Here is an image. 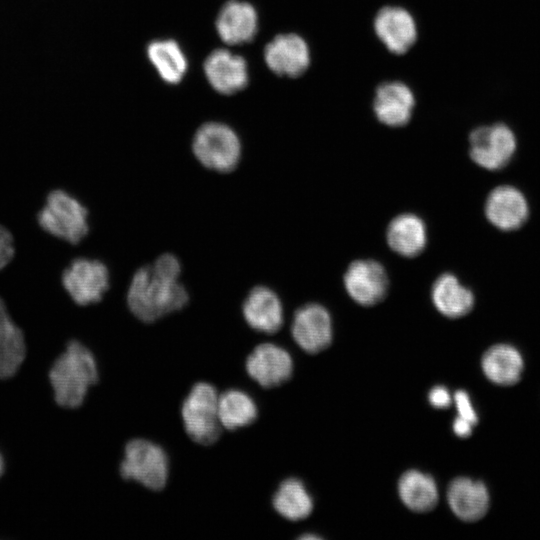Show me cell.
I'll return each mask as SVG.
<instances>
[{"label": "cell", "mask_w": 540, "mask_h": 540, "mask_svg": "<svg viewBox=\"0 0 540 540\" xmlns=\"http://www.w3.org/2000/svg\"><path fill=\"white\" fill-rule=\"evenodd\" d=\"M124 300L129 313L144 324L182 312L190 302V292L180 257L163 251L138 266L128 280Z\"/></svg>", "instance_id": "obj_1"}, {"label": "cell", "mask_w": 540, "mask_h": 540, "mask_svg": "<svg viewBox=\"0 0 540 540\" xmlns=\"http://www.w3.org/2000/svg\"><path fill=\"white\" fill-rule=\"evenodd\" d=\"M48 376L55 402L62 408H77L98 381L96 359L84 344L71 340L54 361Z\"/></svg>", "instance_id": "obj_2"}, {"label": "cell", "mask_w": 540, "mask_h": 540, "mask_svg": "<svg viewBox=\"0 0 540 540\" xmlns=\"http://www.w3.org/2000/svg\"><path fill=\"white\" fill-rule=\"evenodd\" d=\"M191 154L202 169L218 175H228L240 166L243 147L232 127L212 121L203 123L195 131Z\"/></svg>", "instance_id": "obj_3"}, {"label": "cell", "mask_w": 540, "mask_h": 540, "mask_svg": "<svg viewBox=\"0 0 540 540\" xmlns=\"http://www.w3.org/2000/svg\"><path fill=\"white\" fill-rule=\"evenodd\" d=\"M37 221L48 233L73 244L82 241L90 231L88 208L62 189L52 190L47 195Z\"/></svg>", "instance_id": "obj_4"}, {"label": "cell", "mask_w": 540, "mask_h": 540, "mask_svg": "<svg viewBox=\"0 0 540 540\" xmlns=\"http://www.w3.org/2000/svg\"><path fill=\"white\" fill-rule=\"evenodd\" d=\"M218 397L216 389L209 383H196L186 396L181 417L188 436L196 443L210 445L221 434L218 417Z\"/></svg>", "instance_id": "obj_5"}, {"label": "cell", "mask_w": 540, "mask_h": 540, "mask_svg": "<svg viewBox=\"0 0 540 540\" xmlns=\"http://www.w3.org/2000/svg\"><path fill=\"white\" fill-rule=\"evenodd\" d=\"M120 474L123 479L136 481L150 490H162L169 474L168 457L152 441L133 439L124 448Z\"/></svg>", "instance_id": "obj_6"}, {"label": "cell", "mask_w": 540, "mask_h": 540, "mask_svg": "<svg viewBox=\"0 0 540 540\" xmlns=\"http://www.w3.org/2000/svg\"><path fill=\"white\" fill-rule=\"evenodd\" d=\"M62 284L76 304L87 306L103 300L111 289L112 273L101 259L77 257L64 269Z\"/></svg>", "instance_id": "obj_7"}, {"label": "cell", "mask_w": 540, "mask_h": 540, "mask_svg": "<svg viewBox=\"0 0 540 540\" xmlns=\"http://www.w3.org/2000/svg\"><path fill=\"white\" fill-rule=\"evenodd\" d=\"M469 152L471 159L488 170L503 168L516 150V138L505 124L481 126L470 133Z\"/></svg>", "instance_id": "obj_8"}, {"label": "cell", "mask_w": 540, "mask_h": 540, "mask_svg": "<svg viewBox=\"0 0 540 540\" xmlns=\"http://www.w3.org/2000/svg\"><path fill=\"white\" fill-rule=\"evenodd\" d=\"M240 307L245 323L256 332L274 334L283 326L282 301L277 292L264 283L252 285L243 296Z\"/></svg>", "instance_id": "obj_9"}, {"label": "cell", "mask_w": 540, "mask_h": 540, "mask_svg": "<svg viewBox=\"0 0 540 540\" xmlns=\"http://www.w3.org/2000/svg\"><path fill=\"white\" fill-rule=\"evenodd\" d=\"M291 334L297 345L307 353L315 354L323 351L332 341V321L329 312L316 303L299 307L293 315Z\"/></svg>", "instance_id": "obj_10"}, {"label": "cell", "mask_w": 540, "mask_h": 540, "mask_svg": "<svg viewBox=\"0 0 540 540\" xmlns=\"http://www.w3.org/2000/svg\"><path fill=\"white\" fill-rule=\"evenodd\" d=\"M245 368L260 386L273 388L290 379L293 361L284 348L273 343H261L248 355Z\"/></svg>", "instance_id": "obj_11"}, {"label": "cell", "mask_w": 540, "mask_h": 540, "mask_svg": "<svg viewBox=\"0 0 540 540\" xmlns=\"http://www.w3.org/2000/svg\"><path fill=\"white\" fill-rule=\"evenodd\" d=\"M344 286L349 296L362 306L380 302L388 289L384 267L374 260L353 261L344 274Z\"/></svg>", "instance_id": "obj_12"}, {"label": "cell", "mask_w": 540, "mask_h": 540, "mask_svg": "<svg viewBox=\"0 0 540 540\" xmlns=\"http://www.w3.org/2000/svg\"><path fill=\"white\" fill-rule=\"evenodd\" d=\"M264 58L272 72L288 77L303 74L311 60L306 41L294 33L277 35L265 47Z\"/></svg>", "instance_id": "obj_13"}, {"label": "cell", "mask_w": 540, "mask_h": 540, "mask_svg": "<svg viewBox=\"0 0 540 540\" xmlns=\"http://www.w3.org/2000/svg\"><path fill=\"white\" fill-rule=\"evenodd\" d=\"M377 37L392 53L407 52L417 39V26L413 16L398 6H386L374 19Z\"/></svg>", "instance_id": "obj_14"}, {"label": "cell", "mask_w": 540, "mask_h": 540, "mask_svg": "<svg viewBox=\"0 0 540 540\" xmlns=\"http://www.w3.org/2000/svg\"><path fill=\"white\" fill-rule=\"evenodd\" d=\"M414 106L415 97L412 90L400 81L381 84L373 101L377 119L390 127L406 125L412 116Z\"/></svg>", "instance_id": "obj_15"}, {"label": "cell", "mask_w": 540, "mask_h": 540, "mask_svg": "<svg viewBox=\"0 0 540 540\" xmlns=\"http://www.w3.org/2000/svg\"><path fill=\"white\" fill-rule=\"evenodd\" d=\"M204 71L211 86L222 94L236 93L248 82L244 58L225 49H217L207 57Z\"/></svg>", "instance_id": "obj_16"}, {"label": "cell", "mask_w": 540, "mask_h": 540, "mask_svg": "<svg viewBox=\"0 0 540 540\" xmlns=\"http://www.w3.org/2000/svg\"><path fill=\"white\" fill-rule=\"evenodd\" d=\"M487 219L501 230L519 228L528 217V204L515 187L503 185L493 189L485 203Z\"/></svg>", "instance_id": "obj_17"}, {"label": "cell", "mask_w": 540, "mask_h": 540, "mask_svg": "<svg viewBox=\"0 0 540 540\" xmlns=\"http://www.w3.org/2000/svg\"><path fill=\"white\" fill-rule=\"evenodd\" d=\"M258 27V17L254 7L243 1H230L220 10L217 32L223 42L239 45L251 41Z\"/></svg>", "instance_id": "obj_18"}, {"label": "cell", "mask_w": 540, "mask_h": 540, "mask_svg": "<svg viewBox=\"0 0 540 540\" xmlns=\"http://www.w3.org/2000/svg\"><path fill=\"white\" fill-rule=\"evenodd\" d=\"M447 501L458 518L473 522L481 519L488 511L489 494L482 482L459 477L449 484Z\"/></svg>", "instance_id": "obj_19"}, {"label": "cell", "mask_w": 540, "mask_h": 540, "mask_svg": "<svg viewBox=\"0 0 540 540\" xmlns=\"http://www.w3.org/2000/svg\"><path fill=\"white\" fill-rule=\"evenodd\" d=\"M389 247L404 257L420 254L426 245L427 233L423 220L415 214L404 213L391 220L386 232Z\"/></svg>", "instance_id": "obj_20"}, {"label": "cell", "mask_w": 540, "mask_h": 540, "mask_svg": "<svg viewBox=\"0 0 540 540\" xmlns=\"http://www.w3.org/2000/svg\"><path fill=\"white\" fill-rule=\"evenodd\" d=\"M26 357V343L23 331L8 313L0 298V379H8L16 374Z\"/></svg>", "instance_id": "obj_21"}, {"label": "cell", "mask_w": 540, "mask_h": 540, "mask_svg": "<svg viewBox=\"0 0 540 540\" xmlns=\"http://www.w3.org/2000/svg\"><path fill=\"white\" fill-rule=\"evenodd\" d=\"M431 297L436 309L448 318H459L468 314L474 304L471 290L451 273H444L434 281Z\"/></svg>", "instance_id": "obj_22"}, {"label": "cell", "mask_w": 540, "mask_h": 540, "mask_svg": "<svg viewBox=\"0 0 540 540\" xmlns=\"http://www.w3.org/2000/svg\"><path fill=\"white\" fill-rule=\"evenodd\" d=\"M481 365L486 377L502 386L518 382L523 370V360L520 353L507 344L490 347L484 353Z\"/></svg>", "instance_id": "obj_23"}, {"label": "cell", "mask_w": 540, "mask_h": 540, "mask_svg": "<svg viewBox=\"0 0 540 540\" xmlns=\"http://www.w3.org/2000/svg\"><path fill=\"white\" fill-rule=\"evenodd\" d=\"M398 493L405 506L415 512L430 511L438 502L434 479L417 470H409L401 476Z\"/></svg>", "instance_id": "obj_24"}, {"label": "cell", "mask_w": 540, "mask_h": 540, "mask_svg": "<svg viewBox=\"0 0 540 540\" xmlns=\"http://www.w3.org/2000/svg\"><path fill=\"white\" fill-rule=\"evenodd\" d=\"M258 410L254 400L242 390L230 389L218 397V417L222 427L236 430L252 424Z\"/></svg>", "instance_id": "obj_25"}, {"label": "cell", "mask_w": 540, "mask_h": 540, "mask_svg": "<svg viewBox=\"0 0 540 540\" xmlns=\"http://www.w3.org/2000/svg\"><path fill=\"white\" fill-rule=\"evenodd\" d=\"M273 507L279 515L290 521L307 518L313 510V500L301 481L289 478L283 481L273 496Z\"/></svg>", "instance_id": "obj_26"}, {"label": "cell", "mask_w": 540, "mask_h": 540, "mask_svg": "<svg viewBox=\"0 0 540 540\" xmlns=\"http://www.w3.org/2000/svg\"><path fill=\"white\" fill-rule=\"evenodd\" d=\"M147 54L164 81L171 84L181 81L187 69V61L177 42L153 41L147 48Z\"/></svg>", "instance_id": "obj_27"}, {"label": "cell", "mask_w": 540, "mask_h": 540, "mask_svg": "<svg viewBox=\"0 0 540 540\" xmlns=\"http://www.w3.org/2000/svg\"><path fill=\"white\" fill-rule=\"evenodd\" d=\"M454 401L459 414L458 416L475 425L478 421V417L473 408L469 395L463 390H458L454 395Z\"/></svg>", "instance_id": "obj_28"}, {"label": "cell", "mask_w": 540, "mask_h": 540, "mask_svg": "<svg viewBox=\"0 0 540 540\" xmlns=\"http://www.w3.org/2000/svg\"><path fill=\"white\" fill-rule=\"evenodd\" d=\"M14 252L12 234L6 227L0 225V269L9 263L13 258Z\"/></svg>", "instance_id": "obj_29"}, {"label": "cell", "mask_w": 540, "mask_h": 540, "mask_svg": "<svg viewBox=\"0 0 540 540\" xmlns=\"http://www.w3.org/2000/svg\"><path fill=\"white\" fill-rule=\"evenodd\" d=\"M429 402L435 408H447L451 404L449 391L443 386L433 387L428 394Z\"/></svg>", "instance_id": "obj_30"}, {"label": "cell", "mask_w": 540, "mask_h": 540, "mask_svg": "<svg viewBox=\"0 0 540 540\" xmlns=\"http://www.w3.org/2000/svg\"><path fill=\"white\" fill-rule=\"evenodd\" d=\"M473 424L458 416L453 422V431L459 437H467L472 433Z\"/></svg>", "instance_id": "obj_31"}, {"label": "cell", "mask_w": 540, "mask_h": 540, "mask_svg": "<svg viewBox=\"0 0 540 540\" xmlns=\"http://www.w3.org/2000/svg\"><path fill=\"white\" fill-rule=\"evenodd\" d=\"M4 470H5V461H4V458H3V456H2V454L0 452V478L4 473Z\"/></svg>", "instance_id": "obj_32"}, {"label": "cell", "mask_w": 540, "mask_h": 540, "mask_svg": "<svg viewBox=\"0 0 540 540\" xmlns=\"http://www.w3.org/2000/svg\"><path fill=\"white\" fill-rule=\"evenodd\" d=\"M301 539H303V540H305V539H319V537H318V536H315V535L309 534V535H303V536H301Z\"/></svg>", "instance_id": "obj_33"}]
</instances>
